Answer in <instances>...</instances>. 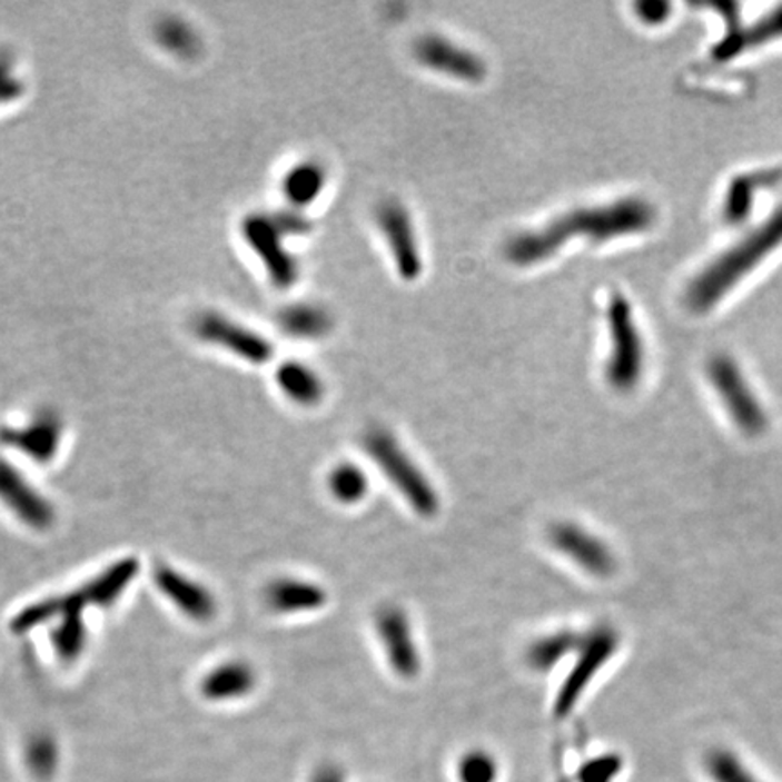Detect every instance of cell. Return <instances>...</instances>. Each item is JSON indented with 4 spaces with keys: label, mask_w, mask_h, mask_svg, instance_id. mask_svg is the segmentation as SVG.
Segmentation results:
<instances>
[{
    "label": "cell",
    "mask_w": 782,
    "mask_h": 782,
    "mask_svg": "<svg viewBox=\"0 0 782 782\" xmlns=\"http://www.w3.org/2000/svg\"><path fill=\"white\" fill-rule=\"evenodd\" d=\"M656 224V205L643 196H625L611 204L568 210L550 224L518 232L507 239L504 253L511 265L529 268L553 259L573 239L607 244L649 232Z\"/></svg>",
    "instance_id": "1"
},
{
    "label": "cell",
    "mask_w": 782,
    "mask_h": 782,
    "mask_svg": "<svg viewBox=\"0 0 782 782\" xmlns=\"http://www.w3.org/2000/svg\"><path fill=\"white\" fill-rule=\"evenodd\" d=\"M781 248L782 205L734 244L715 254L691 277L683 290L686 310L695 316L714 311Z\"/></svg>",
    "instance_id": "2"
},
{
    "label": "cell",
    "mask_w": 782,
    "mask_h": 782,
    "mask_svg": "<svg viewBox=\"0 0 782 782\" xmlns=\"http://www.w3.org/2000/svg\"><path fill=\"white\" fill-rule=\"evenodd\" d=\"M138 567L131 560H118L109 565L103 573L83 583L77 591L40 600L22 608L11 620V631L17 634L33 631V628L55 622L66 614H82L86 607H109L117 602L126 588L137 578Z\"/></svg>",
    "instance_id": "3"
},
{
    "label": "cell",
    "mask_w": 782,
    "mask_h": 782,
    "mask_svg": "<svg viewBox=\"0 0 782 782\" xmlns=\"http://www.w3.org/2000/svg\"><path fill=\"white\" fill-rule=\"evenodd\" d=\"M363 447L369 461L384 478L403 496L409 509L424 518H432L441 509V496L399 438L388 429L375 426L363 437Z\"/></svg>",
    "instance_id": "4"
},
{
    "label": "cell",
    "mask_w": 782,
    "mask_h": 782,
    "mask_svg": "<svg viewBox=\"0 0 782 782\" xmlns=\"http://www.w3.org/2000/svg\"><path fill=\"white\" fill-rule=\"evenodd\" d=\"M245 241L258 254L277 288H290L299 279V263L285 247V239L310 232V224L296 210L277 215H253L241 224Z\"/></svg>",
    "instance_id": "5"
},
{
    "label": "cell",
    "mask_w": 782,
    "mask_h": 782,
    "mask_svg": "<svg viewBox=\"0 0 782 782\" xmlns=\"http://www.w3.org/2000/svg\"><path fill=\"white\" fill-rule=\"evenodd\" d=\"M605 317L611 354L603 375L614 392L631 394L642 383L645 372V343L631 299L623 291H613L608 297Z\"/></svg>",
    "instance_id": "6"
},
{
    "label": "cell",
    "mask_w": 782,
    "mask_h": 782,
    "mask_svg": "<svg viewBox=\"0 0 782 782\" xmlns=\"http://www.w3.org/2000/svg\"><path fill=\"white\" fill-rule=\"evenodd\" d=\"M706 377L738 429L749 437H758L766 429L768 417L763 404L732 355H712L706 363Z\"/></svg>",
    "instance_id": "7"
},
{
    "label": "cell",
    "mask_w": 782,
    "mask_h": 782,
    "mask_svg": "<svg viewBox=\"0 0 782 782\" xmlns=\"http://www.w3.org/2000/svg\"><path fill=\"white\" fill-rule=\"evenodd\" d=\"M617 646H620V636L611 625H598L582 634V642L574 652L576 660L573 669L565 675V681L554 700L556 717L564 720L571 715L594 677L602 672L608 661L613 660Z\"/></svg>",
    "instance_id": "8"
},
{
    "label": "cell",
    "mask_w": 782,
    "mask_h": 782,
    "mask_svg": "<svg viewBox=\"0 0 782 782\" xmlns=\"http://www.w3.org/2000/svg\"><path fill=\"white\" fill-rule=\"evenodd\" d=\"M724 10V31L717 42L710 48L709 57L715 63H729L732 60L775 44L782 40V4L766 11L763 17L743 24L738 13H729L730 4H721Z\"/></svg>",
    "instance_id": "9"
},
{
    "label": "cell",
    "mask_w": 782,
    "mask_h": 782,
    "mask_svg": "<svg viewBox=\"0 0 782 782\" xmlns=\"http://www.w3.org/2000/svg\"><path fill=\"white\" fill-rule=\"evenodd\" d=\"M375 218L400 279L417 281L424 273V259L408 207L395 198H388L377 207Z\"/></svg>",
    "instance_id": "10"
},
{
    "label": "cell",
    "mask_w": 782,
    "mask_h": 782,
    "mask_svg": "<svg viewBox=\"0 0 782 782\" xmlns=\"http://www.w3.org/2000/svg\"><path fill=\"white\" fill-rule=\"evenodd\" d=\"M547 540L556 553L573 562L588 576L608 578L616 571V556L607 542L583 525L568 521L553 524L547 531Z\"/></svg>",
    "instance_id": "11"
},
{
    "label": "cell",
    "mask_w": 782,
    "mask_h": 782,
    "mask_svg": "<svg viewBox=\"0 0 782 782\" xmlns=\"http://www.w3.org/2000/svg\"><path fill=\"white\" fill-rule=\"evenodd\" d=\"M375 631L394 674L403 680L417 677L423 671V656L408 613L399 605H384L375 614Z\"/></svg>",
    "instance_id": "12"
},
{
    "label": "cell",
    "mask_w": 782,
    "mask_h": 782,
    "mask_svg": "<svg viewBox=\"0 0 782 782\" xmlns=\"http://www.w3.org/2000/svg\"><path fill=\"white\" fill-rule=\"evenodd\" d=\"M414 57L429 71L446 75L458 82L481 83L487 77V63L481 55L441 34L420 37L415 42Z\"/></svg>",
    "instance_id": "13"
},
{
    "label": "cell",
    "mask_w": 782,
    "mask_h": 782,
    "mask_svg": "<svg viewBox=\"0 0 782 782\" xmlns=\"http://www.w3.org/2000/svg\"><path fill=\"white\" fill-rule=\"evenodd\" d=\"M0 501L33 529L44 531L53 525V504L6 458H0Z\"/></svg>",
    "instance_id": "14"
},
{
    "label": "cell",
    "mask_w": 782,
    "mask_h": 782,
    "mask_svg": "<svg viewBox=\"0 0 782 782\" xmlns=\"http://www.w3.org/2000/svg\"><path fill=\"white\" fill-rule=\"evenodd\" d=\"M196 334L210 345L224 346L225 350L253 365H265L273 359V345L265 337L221 314H204L196 321Z\"/></svg>",
    "instance_id": "15"
},
{
    "label": "cell",
    "mask_w": 782,
    "mask_h": 782,
    "mask_svg": "<svg viewBox=\"0 0 782 782\" xmlns=\"http://www.w3.org/2000/svg\"><path fill=\"white\" fill-rule=\"evenodd\" d=\"M782 184V164L739 172L721 196L720 218L729 227L746 224L759 195Z\"/></svg>",
    "instance_id": "16"
},
{
    "label": "cell",
    "mask_w": 782,
    "mask_h": 782,
    "mask_svg": "<svg viewBox=\"0 0 782 782\" xmlns=\"http://www.w3.org/2000/svg\"><path fill=\"white\" fill-rule=\"evenodd\" d=\"M62 435V418L51 409H44L24 426H6L0 429V443L13 447L31 461L48 464L59 453Z\"/></svg>",
    "instance_id": "17"
},
{
    "label": "cell",
    "mask_w": 782,
    "mask_h": 782,
    "mask_svg": "<svg viewBox=\"0 0 782 782\" xmlns=\"http://www.w3.org/2000/svg\"><path fill=\"white\" fill-rule=\"evenodd\" d=\"M156 587L169 602L175 603L185 616L196 622H209L216 614V600L209 588L170 565L160 564L155 568Z\"/></svg>",
    "instance_id": "18"
},
{
    "label": "cell",
    "mask_w": 782,
    "mask_h": 782,
    "mask_svg": "<svg viewBox=\"0 0 782 782\" xmlns=\"http://www.w3.org/2000/svg\"><path fill=\"white\" fill-rule=\"evenodd\" d=\"M265 602L277 614L316 613L325 607L328 593L310 580L277 578L265 591Z\"/></svg>",
    "instance_id": "19"
},
{
    "label": "cell",
    "mask_w": 782,
    "mask_h": 782,
    "mask_svg": "<svg viewBox=\"0 0 782 782\" xmlns=\"http://www.w3.org/2000/svg\"><path fill=\"white\" fill-rule=\"evenodd\" d=\"M256 686V672L245 661H227L215 666L201 681L205 700H241Z\"/></svg>",
    "instance_id": "20"
},
{
    "label": "cell",
    "mask_w": 782,
    "mask_h": 782,
    "mask_svg": "<svg viewBox=\"0 0 782 782\" xmlns=\"http://www.w3.org/2000/svg\"><path fill=\"white\" fill-rule=\"evenodd\" d=\"M276 380L283 394L299 406L311 408L325 397V383L321 377L299 360H287L285 365L279 366Z\"/></svg>",
    "instance_id": "21"
},
{
    "label": "cell",
    "mask_w": 782,
    "mask_h": 782,
    "mask_svg": "<svg viewBox=\"0 0 782 782\" xmlns=\"http://www.w3.org/2000/svg\"><path fill=\"white\" fill-rule=\"evenodd\" d=\"M279 326L294 339H321L334 328L330 311L311 303H297L279 314Z\"/></svg>",
    "instance_id": "22"
},
{
    "label": "cell",
    "mask_w": 782,
    "mask_h": 782,
    "mask_svg": "<svg viewBox=\"0 0 782 782\" xmlns=\"http://www.w3.org/2000/svg\"><path fill=\"white\" fill-rule=\"evenodd\" d=\"M582 642V634L573 631H556L544 636L536 637L535 642L527 646L525 652V663L531 671L545 672L553 671L558 666L560 661L565 660L568 654H574Z\"/></svg>",
    "instance_id": "23"
},
{
    "label": "cell",
    "mask_w": 782,
    "mask_h": 782,
    "mask_svg": "<svg viewBox=\"0 0 782 782\" xmlns=\"http://www.w3.org/2000/svg\"><path fill=\"white\" fill-rule=\"evenodd\" d=\"M326 185V169L316 160L301 161L288 170L283 180V195L288 204L303 209L321 196Z\"/></svg>",
    "instance_id": "24"
},
{
    "label": "cell",
    "mask_w": 782,
    "mask_h": 782,
    "mask_svg": "<svg viewBox=\"0 0 782 782\" xmlns=\"http://www.w3.org/2000/svg\"><path fill=\"white\" fill-rule=\"evenodd\" d=\"M331 498L343 506H357L369 493L368 473L355 462H339L326 476Z\"/></svg>",
    "instance_id": "25"
},
{
    "label": "cell",
    "mask_w": 782,
    "mask_h": 782,
    "mask_svg": "<svg viewBox=\"0 0 782 782\" xmlns=\"http://www.w3.org/2000/svg\"><path fill=\"white\" fill-rule=\"evenodd\" d=\"M455 782H501L502 764L495 753L486 749H467L453 768Z\"/></svg>",
    "instance_id": "26"
},
{
    "label": "cell",
    "mask_w": 782,
    "mask_h": 782,
    "mask_svg": "<svg viewBox=\"0 0 782 782\" xmlns=\"http://www.w3.org/2000/svg\"><path fill=\"white\" fill-rule=\"evenodd\" d=\"M51 645L55 654L66 663L82 656L83 649L88 645V627L83 623L82 614H66L59 617V622L51 628Z\"/></svg>",
    "instance_id": "27"
},
{
    "label": "cell",
    "mask_w": 782,
    "mask_h": 782,
    "mask_svg": "<svg viewBox=\"0 0 782 782\" xmlns=\"http://www.w3.org/2000/svg\"><path fill=\"white\" fill-rule=\"evenodd\" d=\"M156 39L169 53L178 55L181 59L196 57L200 51V39L190 26L180 19H166L156 28Z\"/></svg>",
    "instance_id": "28"
},
{
    "label": "cell",
    "mask_w": 782,
    "mask_h": 782,
    "mask_svg": "<svg viewBox=\"0 0 782 782\" xmlns=\"http://www.w3.org/2000/svg\"><path fill=\"white\" fill-rule=\"evenodd\" d=\"M26 764L37 779H49L57 772L59 749L55 739L48 734H37L26 746Z\"/></svg>",
    "instance_id": "29"
},
{
    "label": "cell",
    "mask_w": 782,
    "mask_h": 782,
    "mask_svg": "<svg viewBox=\"0 0 782 782\" xmlns=\"http://www.w3.org/2000/svg\"><path fill=\"white\" fill-rule=\"evenodd\" d=\"M705 768L714 782H759L730 750H712L706 755Z\"/></svg>",
    "instance_id": "30"
},
{
    "label": "cell",
    "mask_w": 782,
    "mask_h": 782,
    "mask_svg": "<svg viewBox=\"0 0 782 782\" xmlns=\"http://www.w3.org/2000/svg\"><path fill=\"white\" fill-rule=\"evenodd\" d=\"M623 770V758L617 753H602L580 766L576 782H614Z\"/></svg>",
    "instance_id": "31"
},
{
    "label": "cell",
    "mask_w": 782,
    "mask_h": 782,
    "mask_svg": "<svg viewBox=\"0 0 782 782\" xmlns=\"http://www.w3.org/2000/svg\"><path fill=\"white\" fill-rule=\"evenodd\" d=\"M24 91V82L13 71V60L10 55L0 51V106L16 102Z\"/></svg>",
    "instance_id": "32"
},
{
    "label": "cell",
    "mask_w": 782,
    "mask_h": 782,
    "mask_svg": "<svg viewBox=\"0 0 782 782\" xmlns=\"http://www.w3.org/2000/svg\"><path fill=\"white\" fill-rule=\"evenodd\" d=\"M637 19L642 20L645 26L665 24L666 20L671 19L672 4L669 2H640L634 6Z\"/></svg>",
    "instance_id": "33"
},
{
    "label": "cell",
    "mask_w": 782,
    "mask_h": 782,
    "mask_svg": "<svg viewBox=\"0 0 782 782\" xmlns=\"http://www.w3.org/2000/svg\"><path fill=\"white\" fill-rule=\"evenodd\" d=\"M308 782H348V778L339 764L325 763L316 768Z\"/></svg>",
    "instance_id": "34"
}]
</instances>
